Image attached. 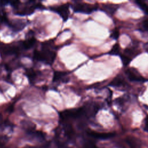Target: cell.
<instances>
[{
  "label": "cell",
  "instance_id": "cell-25",
  "mask_svg": "<svg viewBox=\"0 0 148 148\" xmlns=\"http://www.w3.org/2000/svg\"><path fill=\"white\" fill-rule=\"evenodd\" d=\"M2 122V114L0 113V124Z\"/></svg>",
  "mask_w": 148,
  "mask_h": 148
},
{
  "label": "cell",
  "instance_id": "cell-10",
  "mask_svg": "<svg viewBox=\"0 0 148 148\" xmlns=\"http://www.w3.org/2000/svg\"><path fill=\"white\" fill-rule=\"evenodd\" d=\"M118 8V6L117 5L112 4V3H106L103 4L102 9L103 11L106 12L108 14H113Z\"/></svg>",
  "mask_w": 148,
  "mask_h": 148
},
{
  "label": "cell",
  "instance_id": "cell-19",
  "mask_svg": "<svg viewBox=\"0 0 148 148\" xmlns=\"http://www.w3.org/2000/svg\"><path fill=\"white\" fill-rule=\"evenodd\" d=\"M10 5L15 9H18L21 3L20 0H11L10 2Z\"/></svg>",
  "mask_w": 148,
  "mask_h": 148
},
{
  "label": "cell",
  "instance_id": "cell-15",
  "mask_svg": "<svg viewBox=\"0 0 148 148\" xmlns=\"http://www.w3.org/2000/svg\"><path fill=\"white\" fill-rule=\"evenodd\" d=\"M135 2L144 12L148 15V4H147L143 0H135Z\"/></svg>",
  "mask_w": 148,
  "mask_h": 148
},
{
  "label": "cell",
  "instance_id": "cell-14",
  "mask_svg": "<svg viewBox=\"0 0 148 148\" xmlns=\"http://www.w3.org/2000/svg\"><path fill=\"white\" fill-rule=\"evenodd\" d=\"M138 54V51L134 47H127L124 50V54L131 57V58L132 57H135Z\"/></svg>",
  "mask_w": 148,
  "mask_h": 148
},
{
  "label": "cell",
  "instance_id": "cell-8",
  "mask_svg": "<svg viewBox=\"0 0 148 148\" xmlns=\"http://www.w3.org/2000/svg\"><path fill=\"white\" fill-rule=\"evenodd\" d=\"M53 82H66L68 80L67 73L64 72L57 71L55 72L53 75Z\"/></svg>",
  "mask_w": 148,
  "mask_h": 148
},
{
  "label": "cell",
  "instance_id": "cell-12",
  "mask_svg": "<svg viewBox=\"0 0 148 148\" xmlns=\"http://www.w3.org/2000/svg\"><path fill=\"white\" fill-rule=\"evenodd\" d=\"M125 84V80L124 78L120 75L116 76L110 83V85L116 87H120Z\"/></svg>",
  "mask_w": 148,
  "mask_h": 148
},
{
  "label": "cell",
  "instance_id": "cell-3",
  "mask_svg": "<svg viewBox=\"0 0 148 148\" xmlns=\"http://www.w3.org/2000/svg\"><path fill=\"white\" fill-rule=\"evenodd\" d=\"M75 12H81L86 14H90L95 11L97 7L94 5L86 3L77 2L72 6Z\"/></svg>",
  "mask_w": 148,
  "mask_h": 148
},
{
  "label": "cell",
  "instance_id": "cell-13",
  "mask_svg": "<svg viewBox=\"0 0 148 148\" xmlns=\"http://www.w3.org/2000/svg\"><path fill=\"white\" fill-rule=\"evenodd\" d=\"M25 74L31 83L35 82V80L36 79L37 76H38L36 72L32 69H26Z\"/></svg>",
  "mask_w": 148,
  "mask_h": 148
},
{
  "label": "cell",
  "instance_id": "cell-24",
  "mask_svg": "<svg viewBox=\"0 0 148 148\" xmlns=\"http://www.w3.org/2000/svg\"><path fill=\"white\" fill-rule=\"evenodd\" d=\"M23 148H47V146L45 145L42 146H26Z\"/></svg>",
  "mask_w": 148,
  "mask_h": 148
},
{
  "label": "cell",
  "instance_id": "cell-9",
  "mask_svg": "<svg viewBox=\"0 0 148 148\" xmlns=\"http://www.w3.org/2000/svg\"><path fill=\"white\" fill-rule=\"evenodd\" d=\"M12 29L15 31H21L22 29L24 28L25 26V23L20 20H16L13 21L12 23L9 24Z\"/></svg>",
  "mask_w": 148,
  "mask_h": 148
},
{
  "label": "cell",
  "instance_id": "cell-6",
  "mask_svg": "<svg viewBox=\"0 0 148 148\" xmlns=\"http://www.w3.org/2000/svg\"><path fill=\"white\" fill-rule=\"evenodd\" d=\"M87 134L90 136L97 139H107L114 136V133L112 132H98L92 131H88Z\"/></svg>",
  "mask_w": 148,
  "mask_h": 148
},
{
  "label": "cell",
  "instance_id": "cell-22",
  "mask_svg": "<svg viewBox=\"0 0 148 148\" xmlns=\"http://www.w3.org/2000/svg\"><path fill=\"white\" fill-rule=\"evenodd\" d=\"M11 0H0V5L1 6H5L7 4L9 3Z\"/></svg>",
  "mask_w": 148,
  "mask_h": 148
},
{
  "label": "cell",
  "instance_id": "cell-7",
  "mask_svg": "<svg viewBox=\"0 0 148 148\" xmlns=\"http://www.w3.org/2000/svg\"><path fill=\"white\" fill-rule=\"evenodd\" d=\"M27 135L29 139H33L40 142L44 141L45 139V135L40 131H36L35 129L27 131Z\"/></svg>",
  "mask_w": 148,
  "mask_h": 148
},
{
  "label": "cell",
  "instance_id": "cell-20",
  "mask_svg": "<svg viewBox=\"0 0 148 148\" xmlns=\"http://www.w3.org/2000/svg\"><path fill=\"white\" fill-rule=\"evenodd\" d=\"M119 30L117 29H114L112 31V32L110 35V37L113 39H117L119 38Z\"/></svg>",
  "mask_w": 148,
  "mask_h": 148
},
{
  "label": "cell",
  "instance_id": "cell-5",
  "mask_svg": "<svg viewBox=\"0 0 148 148\" xmlns=\"http://www.w3.org/2000/svg\"><path fill=\"white\" fill-rule=\"evenodd\" d=\"M125 74L128 79L132 82H145L146 80L145 78L142 77L139 72L134 68H127L125 71Z\"/></svg>",
  "mask_w": 148,
  "mask_h": 148
},
{
  "label": "cell",
  "instance_id": "cell-1",
  "mask_svg": "<svg viewBox=\"0 0 148 148\" xmlns=\"http://www.w3.org/2000/svg\"><path fill=\"white\" fill-rule=\"evenodd\" d=\"M56 56V53L48 48H43L42 50L40 51L35 50L34 53V58L35 60L49 65L53 63Z\"/></svg>",
  "mask_w": 148,
  "mask_h": 148
},
{
  "label": "cell",
  "instance_id": "cell-4",
  "mask_svg": "<svg viewBox=\"0 0 148 148\" xmlns=\"http://www.w3.org/2000/svg\"><path fill=\"white\" fill-rule=\"evenodd\" d=\"M69 4L65 3L61 5H59L58 6H54L51 8V10L54 11V12L57 13L63 19L64 21L68 20L69 14Z\"/></svg>",
  "mask_w": 148,
  "mask_h": 148
},
{
  "label": "cell",
  "instance_id": "cell-23",
  "mask_svg": "<svg viewBox=\"0 0 148 148\" xmlns=\"http://www.w3.org/2000/svg\"><path fill=\"white\" fill-rule=\"evenodd\" d=\"M144 129L148 131V117H147L145 120V127Z\"/></svg>",
  "mask_w": 148,
  "mask_h": 148
},
{
  "label": "cell",
  "instance_id": "cell-26",
  "mask_svg": "<svg viewBox=\"0 0 148 148\" xmlns=\"http://www.w3.org/2000/svg\"><path fill=\"white\" fill-rule=\"evenodd\" d=\"M76 1H80V0H76Z\"/></svg>",
  "mask_w": 148,
  "mask_h": 148
},
{
  "label": "cell",
  "instance_id": "cell-11",
  "mask_svg": "<svg viewBox=\"0 0 148 148\" xmlns=\"http://www.w3.org/2000/svg\"><path fill=\"white\" fill-rule=\"evenodd\" d=\"M35 41L36 40L35 38L32 36H29L22 42V46L25 49H29L35 45Z\"/></svg>",
  "mask_w": 148,
  "mask_h": 148
},
{
  "label": "cell",
  "instance_id": "cell-21",
  "mask_svg": "<svg viewBox=\"0 0 148 148\" xmlns=\"http://www.w3.org/2000/svg\"><path fill=\"white\" fill-rule=\"evenodd\" d=\"M142 27L145 30L148 31V19H146L143 21Z\"/></svg>",
  "mask_w": 148,
  "mask_h": 148
},
{
  "label": "cell",
  "instance_id": "cell-16",
  "mask_svg": "<svg viewBox=\"0 0 148 148\" xmlns=\"http://www.w3.org/2000/svg\"><path fill=\"white\" fill-rule=\"evenodd\" d=\"M120 48L119 43H115L109 52V54L111 55H119L120 54Z\"/></svg>",
  "mask_w": 148,
  "mask_h": 148
},
{
  "label": "cell",
  "instance_id": "cell-2",
  "mask_svg": "<svg viewBox=\"0 0 148 148\" xmlns=\"http://www.w3.org/2000/svg\"><path fill=\"white\" fill-rule=\"evenodd\" d=\"M86 113L85 107L70 109L62 111L60 113L59 116L60 121H66L68 120L77 119L84 116Z\"/></svg>",
  "mask_w": 148,
  "mask_h": 148
},
{
  "label": "cell",
  "instance_id": "cell-17",
  "mask_svg": "<svg viewBox=\"0 0 148 148\" xmlns=\"http://www.w3.org/2000/svg\"><path fill=\"white\" fill-rule=\"evenodd\" d=\"M82 148H98V147L92 141L86 140L83 143Z\"/></svg>",
  "mask_w": 148,
  "mask_h": 148
},
{
  "label": "cell",
  "instance_id": "cell-18",
  "mask_svg": "<svg viewBox=\"0 0 148 148\" xmlns=\"http://www.w3.org/2000/svg\"><path fill=\"white\" fill-rule=\"evenodd\" d=\"M121 61L123 62V64L124 65V66H127L128 65L130 62H131L132 58L128 56H127V55L125 54H121Z\"/></svg>",
  "mask_w": 148,
  "mask_h": 148
}]
</instances>
